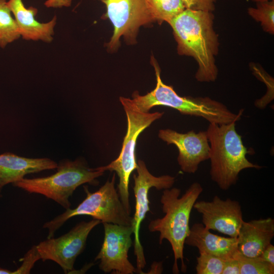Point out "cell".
<instances>
[{
  "label": "cell",
  "instance_id": "obj_1",
  "mask_svg": "<svg viewBox=\"0 0 274 274\" xmlns=\"http://www.w3.org/2000/svg\"><path fill=\"white\" fill-rule=\"evenodd\" d=\"M214 20L212 12L186 8L168 23L177 43L178 53L192 57L197 63L195 77L200 82H214L218 74L215 57L219 42Z\"/></svg>",
  "mask_w": 274,
  "mask_h": 274
},
{
  "label": "cell",
  "instance_id": "obj_2",
  "mask_svg": "<svg viewBox=\"0 0 274 274\" xmlns=\"http://www.w3.org/2000/svg\"><path fill=\"white\" fill-rule=\"evenodd\" d=\"M203 191L200 183L194 182L180 197L181 190L178 188L164 189L160 198L162 209L165 215L150 221L148 229L150 232H159V244L163 239L168 241L174 253V273H179L178 261L181 260V270L186 271L184 261L185 241L188 235L189 219L194 203Z\"/></svg>",
  "mask_w": 274,
  "mask_h": 274
},
{
  "label": "cell",
  "instance_id": "obj_3",
  "mask_svg": "<svg viewBox=\"0 0 274 274\" xmlns=\"http://www.w3.org/2000/svg\"><path fill=\"white\" fill-rule=\"evenodd\" d=\"M235 122L210 123L206 131L210 146L211 178L223 190L236 183L243 169L261 167L246 158L248 150L235 129Z\"/></svg>",
  "mask_w": 274,
  "mask_h": 274
},
{
  "label": "cell",
  "instance_id": "obj_4",
  "mask_svg": "<svg viewBox=\"0 0 274 274\" xmlns=\"http://www.w3.org/2000/svg\"><path fill=\"white\" fill-rule=\"evenodd\" d=\"M151 60L156 77L155 88L144 95L134 92L131 99L140 110L149 112L155 106H166L178 110L182 114L202 117L210 123L218 124L236 122L239 119L242 110L238 114H235L222 103L209 97L179 95L172 86L162 82L158 64L154 58Z\"/></svg>",
  "mask_w": 274,
  "mask_h": 274
},
{
  "label": "cell",
  "instance_id": "obj_5",
  "mask_svg": "<svg viewBox=\"0 0 274 274\" xmlns=\"http://www.w3.org/2000/svg\"><path fill=\"white\" fill-rule=\"evenodd\" d=\"M54 174L46 177L22 179L13 186L30 193H37L51 199L64 209L70 208L69 198L79 186L98 184L96 179L104 172L89 168L82 159L63 160L57 165Z\"/></svg>",
  "mask_w": 274,
  "mask_h": 274
},
{
  "label": "cell",
  "instance_id": "obj_6",
  "mask_svg": "<svg viewBox=\"0 0 274 274\" xmlns=\"http://www.w3.org/2000/svg\"><path fill=\"white\" fill-rule=\"evenodd\" d=\"M125 112L127 128L119 156L106 166L95 168L97 170L115 171L119 179L117 185L120 199L126 210L130 215L129 183L132 172L136 169L135 149L138 138L141 132L154 121L161 118L164 112H144L140 110L129 98L120 97Z\"/></svg>",
  "mask_w": 274,
  "mask_h": 274
},
{
  "label": "cell",
  "instance_id": "obj_7",
  "mask_svg": "<svg viewBox=\"0 0 274 274\" xmlns=\"http://www.w3.org/2000/svg\"><path fill=\"white\" fill-rule=\"evenodd\" d=\"M115 174L98 190L90 192L84 187L86 197L75 209H66L62 214L46 222L43 228L48 229L47 238L53 237L55 232L70 218L79 215L90 216L101 223L131 226L132 217L125 210L115 187Z\"/></svg>",
  "mask_w": 274,
  "mask_h": 274
},
{
  "label": "cell",
  "instance_id": "obj_8",
  "mask_svg": "<svg viewBox=\"0 0 274 274\" xmlns=\"http://www.w3.org/2000/svg\"><path fill=\"white\" fill-rule=\"evenodd\" d=\"M106 6V15L112 22L114 31L108 44L109 51L119 46L123 37L133 43L140 26L155 21L146 0H101Z\"/></svg>",
  "mask_w": 274,
  "mask_h": 274
},
{
  "label": "cell",
  "instance_id": "obj_9",
  "mask_svg": "<svg viewBox=\"0 0 274 274\" xmlns=\"http://www.w3.org/2000/svg\"><path fill=\"white\" fill-rule=\"evenodd\" d=\"M100 223L95 219L88 222L82 221L59 237L47 238L40 242L36 246L41 259L55 262L65 273L73 271L77 257L85 249L89 233Z\"/></svg>",
  "mask_w": 274,
  "mask_h": 274
},
{
  "label": "cell",
  "instance_id": "obj_10",
  "mask_svg": "<svg viewBox=\"0 0 274 274\" xmlns=\"http://www.w3.org/2000/svg\"><path fill=\"white\" fill-rule=\"evenodd\" d=\"M138 175H133L134 185L133 187L135 196V212L132 217L131 226L134 235V254L136 257V273H144L143 269L146 265L143 247L139 238L141 223L150 211L148 192L151 188L157 190L172 188L175 178L169 175L155 177L148 170L145 163L142 160L138 161Z\"/></svg>",
  "mask_w": 274,
  "mask_h": 274
},
{
  "label": "cell",
  "instance_id": "obj_11",
  "mask_svg": "<svg viewBox=\"0 0 274 274\" xmlns=\"http://www.w3.org/2000/svg\"><path fill=\"white\" fill-rule=\"evenodd\" d=\"M104 239L101 249L95 258L99 260V268L105 273L133 274L136 268L128 258L132 245L131 226L102 223Z\"/></svg>",
  "mask_w": 274,
  "mask_h": 274
},
{
  "label": "cell",
  "instance_id": "obj_12",
  "mask_svg": "<svg viewBox=\"0 0 274 274\" xmlns=\"http://www.w3.org/2000/svg\"><path fill=\"white\" fill-rule=\"evenodd\" d=\"M193 208L201 215L202 224L207 229L237 238L244 221L237 201L230 198L223 200L216 195L211 201H196Z\"/></svg>",
  "mask_w": 274,
  "mask_h": 274
},
{
  "label": "cell",
  "instance_id": "obj_13",
  "mask_svg": "<svg viewBox=\"0 0 274 274\" xmlns=\"http://www.w3.org/2000/svg\"><path fill=\"white\" fill-rule=\"evenodd\" d=\"M158 137L167 145L173 144L177 147L178 163L185 173H195L200 163L209 159L210 146L206 131L180 133L163 129L159 131Z\"/></svg>",
  "mask_w": 274,
  "mask_h": 274
},
{
  "label": "cell",
  "instance_id": "obj_14",
  "mask_svg": "<svg viewBox=\"0 0 274 274\" xmlns=\"http://www.w3.org/2000/svg\"><path fill=\"white\" fill-rule=\"evenodd\" d=\"M7 5L14 16L22 39L51 43L53 40L56 16L49 22L42 23L36 20L38 10L33 7L26 8L22 0H9Z\"/></svg>",
  "mask_w": 274,
  "mask_h": 274
},
{
  "label": "cell",
  "instance_id": "obj_15",
  "mask_svg": "<svg viewBox=\"0 0 274 274\" xmlns=\"http://www.w3.org/2000/svg\"><path fill=\"white\" fill-rule=\"evenodd\" d=\"M274 236V220L265 219L243 221L237 237V250L251 257L259 256Z\"/></svg>",
  "mask_w": 274,
  "mask_h": 274
},
{
  "label": "cell",
  "instance_id": "obj_16",
  "mask_svg": "<svg viewBox=\"0 0 274 274\" xmlns=\"http://www.w3.org/2000/svg\"><path fill=\"white\" fill-rule=\"evenodd\" d=\"M57 165L47 158H28L11 153L2 154L0 155V189L20 181L27 174L56 168Z\"/></svg>",
  "mask_w": 274,
  "mask_h": 274
},
{
  "label": "cell",
  "instance_id": "obj_17",
  "mask_svg": "<svg viewBox=\"0 0 274 274\" xmlns=\"http://www.w3.org/2000/svg\"><path fill=\"white\" fill-rule=\"evenodd\" d=\"M185 244L206 253L226 259L237 250V238L224 237L211 233L202 223H194L190 228Z\"/></svg>",
  "mask_w": 274,
  "mask_h": 274
},
{
  "label": "cell",
  "instance_id": "obj_18",
  "mask_svg": "<svg viewBox=\"0 0 274 274\" xmlns=\"http://www.w3.org/2000/svg\"><path fill=\"white\" fill-rule=\"evenodd\" d=\"M155 21L168 23L186 9L182 0H146Z\"/></svg>",
  "mask_w": 274,
  "mask_h": 274
},
{
  "label": "cell",
  "instance_id": "obj_19",
  "mask_svg": "<svg viewBox=\"0 0 274 274\" xmlns=\"http://www.w3.org/2000/svg\"><path fill=\"white\" fill-rule=\"evenodd\" d=\"M20 37L19 28L6 0H0V47L4 48Z\"/></svg>",
  "mask_w": 274,
  "mask_h": 274
},
{
  "label": "cell",
  "instance_id": "obj_20",
  "mask_svg": "<svg viewBox=\"0 0 274 274\" xmlns=\"http://www.w3.org/2000/svg\"><path fill=\"white\" fill-rule=\"evenodd\" d=\"M247 11L253 19L260 22L264 31L274 34V1L257 3L256 7H250Z\"/></svg>",
  "mask_w": 274,
  "mask_h": 274
},
{
  "label": "cell",
  "instance_id": "obj_21",
  "mask_svg": "<svg viewBox=\"0 0 274 274\" xmlns=\"http://www.w3.org/2000/svg\"><path fill=\"white\" fill-rule=\"evenodd\" d=\"M233 256L239 264L240 274H273L274 266L263 260L259 256L247 257L237 250Z\"/></svg>",
  "mask_w": 274,
  "mask_h": 274
},
{
  "label": "cell",
  "instance_id": "obj_22",
  "mask_svg": "<svg viewBox=\"0 0 274 274\" xmlns=\"http://www.w3.org/2000/svg\"><path fill=\"white\" fill-rule=\"evenodd\" d=\"M195 267L197 274H222L225 260L206 253H199Z\"/></svg>",
  "mask_w": 274,
  "mask_h": 274
},
{
  "label": "cell",
  "instance_id": "obj_23",
  "mask_svg": "<svg viewBox=\"0 0 274 274\" xmlns=\"http://www.w3.org/2000/svg\"><path fill=\"white\" fill-rule=\"evenodd\" d=\"M41 259L37 246H33L25 254L21 265L16 270L11 271L10 274L29 273L35 262Z\"/></svg>",
  "mask_w": 274,
  "mask_h": 274
},
{
  "label": "cell",
  "instance_id": "obj_24",
  "mask_svg": "<svg viewBox=\"0 0 274 274\" xmlns=\"http://www.w3.org/2000/svg\"><path fill=\"white\" fill-rule=\"evenodd\" d=\"M187 9L212 12L215 9L216 0H182Z\"/></svg>",
  "mask_w": 274,
  "mask_h": 274
},
{
  "label": "cell",
  "instance_id": "obj_25",
  "mask_svg": "<svg viewBox=\"0 0 274 274\" xmlns=\"http://www.w3.org/2000/svg\"><path fill=\"white\" fill-rule=\"evenodd\" d=\"M222 274H240L239 264L234 256L225 260Z\"/></svg>",
  "mask_w": 274,
  "mask_h": 274
},
{
  "label": "cell",
  "instance_id": "obj_26",
  "mask_svg": "<svg viewBox=\"0 0 274 274\" xmlns=\"http://www.w3.org/2000/svg\"><path fill=\"white\" fill-rule=\"evenodd\" d=\"M259 257L264 261L274 266V246L269 244Z\"/></svg>",
  "mask_w": 274,
  "mask_h": 274
},
{
  "label": "cell",
  "instance_id": "obj_27",
  "mask_svg": "<svg viewBox=\"0 0 274 274\" xmlns=\"http://www.w3.org/2000/svg\"><path fill=\"white\" fill-rule=\"evenodd\" d=\"M71 0H48L45 3L47 7H68L71 5Z\"/></svg>",
  "mask_w": 274,
  "mask_h": 274
},
{
  "label": "cell",
  "instance_id": "obj_28",
  "mask_svg": "<svg viewBox=\"0 0 274 274\" xmlns=\"http://www.w3.org/2000/svg\"><path fill=\"white\" fill-rule=\"evenodd\" d=\"M162 264L161 262H158L153 264L151 268V271L153 273H161L162 271Z\"/></svg>",
  "mask_w": 274,
  "mask_h": 274
},
{
  "label": "cell",
  "instance_id": "obj_29",
  "mask_svg": "<svg viewBox=\"0 0 274 274\" xmlns=\"http://www.w3.org/2000/svg\"><path fill=\"white\" fill-rule=\"evenodd\" d=\"M251 2H255L256 3H261V2H267V1H274V0H249Z\"/></svg>",
  "mask_w": 274,
  "mask_h": 274
},
{
  "label": "cell",
  "instance_id": "obj_30",
  "mask_svg": "<svg viewBox=\"0 0 274 274\" xmlns=\"http://www.w3.org/2000/svg\"><path fill=\"white\" fill-rule=\"evenodd\" d=\"M1 189H0V198L2 197V194L1 193Z\"/></svg>",
  "mask_w": 274,
  "mask_h": 274
}]
</instances>
